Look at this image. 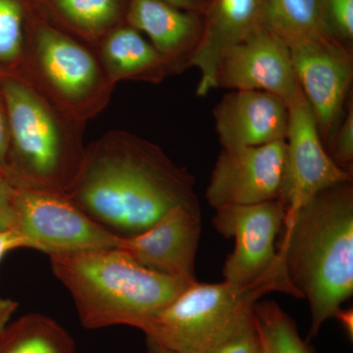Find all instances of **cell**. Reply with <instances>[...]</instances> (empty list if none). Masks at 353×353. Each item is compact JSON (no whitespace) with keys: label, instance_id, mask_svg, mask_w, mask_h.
Listing matches in <instances>:
<instances>
[{"label":"cell","instance_id":"1","mask_svg":"<svg viewBox=\"0 0 353 353\" xmlns=\"http://www.w3.org/2000/svg\"><path fill=\"white\" fill-rule=\"evenodd\" d=\"M65 194L121 236L145 231L173 208L201 211L192 174L160 146L125 131L108 132L85 148Z\"/></svg>","mask_w":353,"mask_h":353},{"label":"cell","instance_id":"2","mask_svg":"<svg viewBox=\"0 0 353 353\" xmlns=\"http://www.w3.org/2000/svg\"><path fill=\"white\" fill-rule=\"evenodd\" d=\"M278 252L292 284L307 299L309 339L353 294V187L322 190L284 221Z\"/></svg>","mask_w":353,"mask_h":353},{"label":"cell","instance_id":"3","mask_svg":"<svg viewBox=\"0 0 353 353\" xmlns=\"http://www.w3.org/2000/svg\"><path fill=\"white\" fill-rule=\"evenodd\" d=\"M55 277L69 290L80 321L95 330H141L192 283L157 273L118 248L50 255Z\"/></svg>","mask_w":353,"mask_h":353},{"label":"cell","instance_id":"4","mask_svg":"<svg viewBox=\"0 0 353 353\" xmlns=\"http://www.w3.org/2000/svg\"><path fill=\"white\" fill-rule=\"evenodd\" d=\"M8 120L6 170L15 185L66 192L85 157V125L20 76L0 79Z\"/></svg>","mask_w":353,"mask_h":353},{"label":"cell","instance_id":"5","mask_svg":"<svg viewBox=\"0 0 353 353\" xmlns=\"http://www.w3.org/2000/svg\"><path fill=\"white\" fill-rule=\"evenodd\" d=\"M280 254L275 265L252 284L194 282L150 318L146 339L179 353H208L254 324V307L273 292L303 299Z\"/></svg>","mask_w":353,"mask_h":353},{"label":"cell","instance_id":"6","mask_svg":"<svg viewBox=\"0 0 353 353\" xmlns=\"http://www.w3.org/2000/svg\"><path fill=\"white\" fill-rule=\"evenodd\" d=\"M20 77L83 124L106 108L116 85L94 48L50 24L34 4Z\"/></svg>","mask_w":353,"mask_h":353},{"label":"cell","instance_id":"7","mask_svg":"<svg viewBox=\"0 0 353 353\" xmlns=\"http://www.w3.org/2000/svg\"><path fill=\"white\" fill-rule=\"evenodd\" d=\"M11 231L26 248L48 255L116 248L121 240L65 192L25 185H14Z\"/></svg>","mask_w":353,"mask_h":353},{"label":"cell","instance_id":"8","mask_svg":"<svg viewBox=\"0 0 353 353\" xmlns=\"http://www.w3.org/2000/svg\"><path fill=\"white\" fill-rule=\"evenodd\" d=\"M287 104L289 128L279 196L285 218L322 190L352 182V172L334 163L327 152L314 112L301 88Z\"/></svg>","mask_w":353,"mask_h":353},{"label":"cell","instance_id":"9","mask_svg":"<svg viewBox=\"0 0 353 353\" xmlns=\"http://www.w3.org/2000/svg\"><path fill=\"white\" fill-rule=\"evenodd\" d=\"M283 39L326 148L340 124L352 87V50L326 34Z\"/></svg>","mask_w":353,"mask_h":353},{"label":"cell","instance_id":"10","mask_svg":"<svg viewBox=\"0 0 353 353\" xmlns=\"http://www.w3.org/2000/svg\"><path fill=\"white\" fill-rule=\"evenodd\" d=\"M213 225L225 238L234 239V250L223 268L224 281L248 285L261 278L278 261L276 238L285 219L279 199L215 209Z\"/></svg>","mask_w":353,"mask_h":353},{"label":"cell","instance_id":"11","mask_svg":"<svg viewBox=\"0 0 353 353\" xmlns=\"http://www.w3.org/2000/svg\"><path fill=\"white\" fill-rule=\"evenodd\" d=\"M285 141L223 148L206 189L214 209L275 201L280 196Z\"/></svg>","mask_w":353,"mask_h":353},{"label":"cell","instance_id":"12","mask_svg":"<svg viewBox=\"0 0 353 353\" xmlns=\"http://www.w3.org/2000/svg\"><path fill=\"white\" fill-rule=\"evenodd\" d=\"M219 87L262 90L287 103L301 88L287 43L268 24L224 53L218 68Z\"/></svg>","mask_w":353,"mask_h":353},{"label":"cell","instance_id":"13","mask_svg":"<svg viewBox=\"0 0 353 353\" xmlns=\"http://www.w3.org/2000/svg\"><path fill=\"white\" fill-rule=\"evenodd\" d=\"M201 234V211L176 208L145 231L121 236L116 248L150 270L194 283Z\"/></svg>","mask_w":353,"mask_h":353},{"label":"cell","instance_id":"14","mask_svg":"<svg viewBox=\"0 0 353 353\" xmlns=\"http://www.w3.org/2000/svg\"><path fill=\"white\" fill-rule=\"evenodd\" d=\"M268 6L269 0H208L202 14L201 39L188 62V68L194 67L201 74L197 97H205L217 88L224 53L268 24Z\"/></svg>","mask_w":353,"mask_h":353},{"label":"cell","instance_id":"15","mask_svg":"<svg viewBox=\"0 0 353 353\" xmlns=\"http://www.w3.org/2000/svg\"><path fill=\"white\" fill-rule=\"evenodd\" d=\"M216 131L223 148L259 146L285 141L287 102L262 90H234L214 109Z\"/></svg>","mask_w":353,"mask_h":353},{"label":"cell","instance_id":"16","mask_svg":"<svg viewBox=\"0 0 353 353\" xmlns=\"http://www.w3.org/2000/svg\"><path fill=\"white\" fill-rule=\"evenodd\" d=\"M127 23L141 32L176 71L188 68L199 43L202 14L183 10L161 0H129Z\"/></svg>","mask_w":353,"mask_h":353},{"label":"cell","instance_id":"17","mask_svg":"<svg viewBox=\"0 0 353 353\" xmlns=\"http://www.w3.org/2000/svg\"><path fill=\"white\" fill-rule=\"evenodd\" d=\"M95 51L115 85L121 81L159 83L178 73L175 66L128 23L109 32Z\"/></svg>","mask_w":353,"mask_h":353},{"label":"cell","instance_id":"18","mask_svg":"<svg viewBox=\"0 0 353 353\" xmlns=\"http://www.w3.org/2000/svg\"><path fill=\"white\" fill-rule=\"evenodd\" d=\"M41 16L58 29L97 48L102 39L127 23L129 0H32Z\"/></svg>","mask_w":353,"mask_h":353},{"label":"cell","instance_id":"19","mask_svg":"<svg viewBox=\"0 0 353 353\" xmlns=\"http://www.w3.org/2000/svg\"><path fill=\"white\" fill-rule=\"evenodd\" d=\"M0 353H75V343L54 320L30 313L7 325L0 336Z\"/></svg>","mask_w":353,"mask_h":353},{"label":"cell","instance_id":"20","mask_svg":"<svg viewBox=\"0 0 353 353\" xmlns=\"http://www.w3.org/2000/svg\"><path fill=\"white\" fill-rule=\"evenodd\" d=\"M32 11V0H0V79L22 74Z\"/></svg>","mask_w":353,"mask_h":353},{"label":"cell","instance_id":"21","mask_svg":"<svg viewBox=\"0 0 353 353\" xmlns=\"http://www.w3.org/2000/svg\"><path fill=\"white\" fill-rule=\"evenodd\" d=\"M254 321L265 353H313L297 332L296 323L274 301H259Z\"/></svg>","mask_w":353,"mask_h":353},{"label":"cell","instance_id":"22","mask_svg":"<svg viewBox=\"0 0 353 353\" xmlns=\"http://www.w3.org/2000/svg\"><path fill=\"white\" fill-rule=\"evenodd\" d=\"M268 25L282 39L326 34L317 0H269Z\"/></svg>","mask_w":353,"mask_h":353},{"label":"cell","instance_id":"23","mask_svg":"<svg viewBox=\"0 0 353 353\" xmlns=\"http://www.w3.org/2000/svg\"><path fill=\"white\" fill-rule=\"evenodd\" d=\"M325 34L343 46L353 44V0H317Z\"/></svg>","mask_w":353,"mask_h":353},{"label":"cell","instance_id":"24","mask_svg":"<svg viewBox=\"0 0 353 353\" xmlns=\"http://www.w3.org/2000/svg\"><path fill=\"white\" fill-rule=\"evenodd\" d=\"M328 152L330 157L334 160V163L341 168L352 172L353 160V102L347 104V110L343 120L341 121L336 127L333 137L328 143Z\"/></svg>","mask_w":353,"mask_h":353},{"label":"cell","instance_id":"25","mask_svg":"<svg viewBox=\"0 0 353 353\" xmlns=\"http://www.w3.org/2000/svg\"><path fill=\"white\" fill-rule=\"evenodd\" d=\"M260 347L259 332L254 324L236 334L208 353H255Z\"/></svg>","mask_w":353,"mask_h":353},{"label":"cell","instance_id":"26","mask_svg":"<svg viewBox=\"0 0 353 353\" xmlns=\"http://www.w3.org/2000/svg\"><path fill=\"white\" fill-rule=\"evenodd\" d=\"M14 185L0 171V232L11 231Z\"/></svg>","mask_w":353,"mask_h":353},{"label":"cell","instance_id":"27","mask_svg":"<svg viewBox=\"0 0 353 353\" xmlns=\"http://www.w3.org/2000/svg\"><path fill=\"white\" fill-rule=\"evenodd\" d=\"M8 148V120H7L6 103H4L3 97H2L1 90H0V171L6 174L7 176L8 175H7L6 161Z\"/></svg>","mask_w":353,"mask_h":353},{"label":"cell","instance_id":"28","mask_svg":"<svg viewBox=\"0 0 353 353\" xmlns=\"http://www.w3.org/2000/svg\"><path fill=\"white\" fill-rule=\"evenodd\" d=\"M25 248L24 241L12 231L0 232V261L11 250Z\"/></svg>","mask_w":353,"mask_h":353},{"label":"cell","instance_id":"29","mask_svg":"<svg viewBox=\"0 0 353 353\" xmlns=\"http://www.w3.org/2000/svg\"><path fill=\"white\" fill-rule=\"evenodd\" d=\"M17 308L18 303L16 301L10 299L0 297V336Z\"/></svg>","mask_w":353,"mask_h":353},{"label":"cell","instance_id":"30","mask_svg":"<svg viewBox=\"0 0 353 353\" xmlns=\"http://www.w3.org/2000/svg\"><path fill=\"white\" fill-rule=\"evenodd\" d=\"M161 1L178 7L183 10L199 14H203L208 3V0H161Z\"/></svg>","mask_w":353,"mask_h":353},{"label":"cell","instance_id":"31","mask_svg":"<svg viewBox=\"0 0 353 353\" xmlns=\"http://www.w3.org/2000/svg\"><path fill=\"white\" fill-rule=\"evenodd\" d=\"M334 319L338 320L345 330L347 334L348 340L353 341V310L352 308L343 309L341 307L336 309V312L334 313L333 317Z\"/></svg>","mask_w":353,"mask_h":353},{"label":"cell","instance_id":"32","mask_svg":"<svg viewBox=\"0 0 353 353\" xmlns=\"http://www.w3.org/2000/svg\"><path fill=\"white\" fill-rule=\"evenodd\" d=\"M146 345H148V353H179L169 350V348L162 347V345H158L154 341L148 340V339H146Z\"/></svg>","mask_w":353,"mask_h":353},{"label":"cell","instance_id":"33","mask_svg":"<svg viewBox=\"0 0 353 353\" xmlns=\"http://www.w3.org/2000/svg\"><path fill=\"white\" fill-rule=\"evenodd\" d=\"M255 353H263V352H262L261 345H260L259 350H257Z\"/></svg>","mask_w":353,"mask_h":353},{"label":"cell","instance_id":"34","mask_svg":"<svg viewBox=\"0 0 353 353\" xmlns=\"http://www.w3.org/2000/svg\"><path fill=\"white\" fill-rule=\"evenodd\" d=\"M259 340H260V339H259ZM260 345H261V343H260ZM261 348H262V352H263V353H265L263 347H262V345H261Z\"/></svg>","mask_w":353,"mask_h":353}]
</instances>
